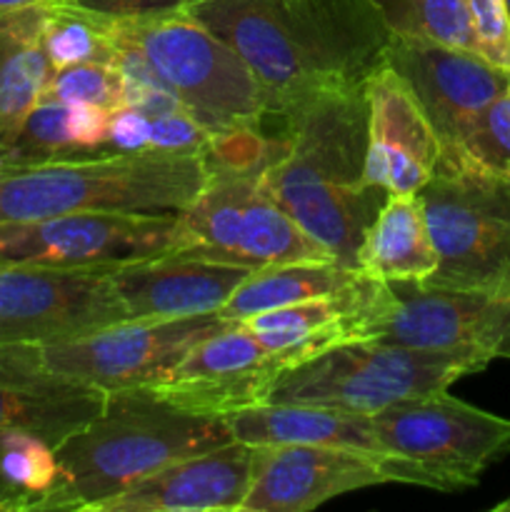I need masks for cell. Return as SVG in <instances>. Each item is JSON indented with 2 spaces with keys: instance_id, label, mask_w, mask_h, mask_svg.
<instances>
[{
  "instance_id": "obj_1",
  "label": "cell",
  "mask_w": 510,
  "mask_h": 512,
  "mask_svg": "<svg viewBox=\"0 0 510 512\" xmlns=\"http://www.w3.org/2000/svg\"><path fill=\"white\" fill-rule=\"evenodd\" d=\"M188 13L250 65L275 120L368 83L393 40L373 0H195Z\"/></svg>"
},
{
  "instance_id": "obj_2",
  "label": "cell",
  "mask_w": 510,
  "mask_h": 512,
  "mask_svg": "<svg viewBox=\"0 0 510 512\" xmlns=\"http://www.w3.org/2000/svg\"><path fill=\"white\" fill-rule=\"evenodd\" d=\"M283 125L288 145L260 173V185L335 263L355 270L365 230L388 198L365 178V85L320 95Z\"/></svg>"
},
{
  "instance_id": "obj_3",
  "label": "cell",
  "mask_w": 510,
  "mask_h": 512,
  "mask_svg": "<svg viewBox=\"0 0 510 512\" xmlns=\"http://www.w3.org/2000/svg\"><path fill=\"white\" fill-rule=\"evenodd\" d=\"M233 443L225 418L170 405L145 388L110 390L103 410L55 448L58 483L43 512H98L165 465Z\"/></svg>"
},
{
  "instance_id": "obj_4",
  "label": "cell",
  "mask_w": 510,
  "mask_h": 512,
  "mask_svg": "<svg viewBox=\"0 0 510 512\" xmlns=\"http://www.w3.org/2000/svg\"><path fill=\"white\" fill-rule=\"evenodd\" d=\"M203 155H90L53 163L0 160V223L63 213H180L203 190Z\"/></svg>"
},
{
  "instance_id": "obj_5",
  "label": "cell",
  "mask_w": 510,
  "mask_h": 512,
  "mask_svg": "<svg viewBox=\"0 0 510 512\" xmlns=\"http://www.w3.org/2000/svg\"><path fill=\"white\" fill-rule=\"evenodd\" d=\"M488 363L468 355L353 340L335 345L275 378L268 403H305L375 415L400 400L443 393Z\"/></svg>"
},
{
  "instance_id": "obj_6",
  "label": "cell",
  "mask_w": 510,
  "mask_h": 512,
  "mask_svg": "<svg viewBox=\"0 0 510 512\" xmlns=\"http://www.w3.org/2000/svg\"><path fill=\"white\" fill-rule=\"evenodd\" d=\"M115 25L213 135L258 128L268 120L263 88L250 65L188 10L115 20Z\"/></svg>"
},
{
  "instance_id": "obj_7",
  "label": "cell",
  "mask_w": 510,
  "mask_h": 512,
  "mask_svg": "<svg viewBox=\"0 0 510 512\" xmlns=\"http://www.w3.org/2000/svg\"><path fill=\"white\" fill-rule=\"evenodd\" d=\"M380 450L403 483L458 493L510 453V420L443 393L400 400L370 415Z\"/></svg>"
},
{
  "instance_id": "obj_8",
  "label": "cell",
  "mask_w": 510,
  "mask_h": 512,
  "mask_svg": "<svg viewBox=\"0 0 510 512\" xmlns=\"http://www.w3.org/2000/svg\"><path fill=\"white\" fill-rule=\"evenodd\" d=\"M438 265L425 285L510 293V178L438 163L418 190Z\"/></svg>"
},
{
  "instance_id": "obj_9",
  "label": "cell",
  "mask_w": 510,
  "mask_h": 512,
  "mask_svg": "<svg viewBox=\"0 0 510 512\" xmlns=\"http://www.w3.org/2000/svg\"><path fill=\"white\" fill-rule=\"evenodd\" d=\"M183 250L268 268L300 260H333L265 193L260 175L208 170L198 198L178 213Z\"/></svg>"
},
{
  "instance_id": "obj_10",
  "label": "cell",
  "mask_w": 510,
  "mask_h": 512,
  "mask_svg": "<svg viewBox=\"0 0 510 512\" xmlns=\"http://www.w3.org/2000/svg\"><path fill=\"white\" fill-rule=\"evenodd\" d=\"M183 250L178 213H63L0 223V265L115 270Z\"/></svg>"
},
{
  "instance_id": "obj_11",
  "label": "cell",
  "mask_w": 510,
  "mask_h": 512,
  "mask_svg": "<svg viewBox=\"0 0 510 512\" xmlns=\"http://www.w3.org/2000/svg\"><path fill=\"white\" fill-rule=\"evenodd\" d=\"M385 308L365 340L453 353L483 363L510 360V293L388 283Z\"/></svg>"
},
{
  "instance_id": "obj_12",
  "label": "cell",
  "mask_w": 510,
  "mask_h": 512,
  "mask_svg": "<svg viewBox=\"0 0 510 512\" xmlns=\"http://www.w3.org/2000/svg\"><path fill=\"white\" fill-rule=\"evenodd\" d=\"M223 315L195 318H130L83 338L40 345L43 360L58 373L105 390L148 388L203 338L228 328Z\"/></svg>"
},
{
  "instance_id": "obj_13",
  "label": "cell",
  "mask_w": 510,
  "mask_h": 512,
  "mask_svg": "<svg viewBox=\"0 0 510 512\" xmlns=\"http://www.w3.org/2000/svg\"><path fill=\"white\" fill-rule=\"evenodd\" d=\"M120 320L110 270L0 265V343H63Z\"/></svg>"
},
{
  "instance_id": "obj_14",
  "label": "cell",
  "mask_w": 510,
  "mask_h": 512,
  "mask_svg": "<svg viewBox=\"0 0 510 512\" xmlns=\"http://www.w3.org/2000/svg\"><path fill=\"white\" fill-rule=\"evenodd\" d=\"M385 65L403 75L428 115L438 135L440 160L458 155L480 113L510 85V73L480 53L405 35H393Z\"/></svg>"
},
{
  "instance_id": "obj_15",
  "label": "cell",
  "mask_w": 510,
  "mask_h": 512,
  "mask_svg": "<svg viewBox=\"0 0 510 512\" xmlns=\"http://www.w3.org/2000/svg\"><path fill=\"white\" fill-rule=\"evenodd\" d=\"M385 483H403V473L383 453L333 445H255L253 478L240 512H308Z\"/></svg>"
},
{
  "instance_id": "obj_16",
  "label": "cell",
  "mask_w": 510,
  "mask_h": 512,
  "mask_svg": "<svg viewBox=\"0 0 510 512\" xmlns=\"http://www.w3.org/2000/svg\"><path fill=\"white\" fill-rule=\"evenodd\" d=\"M278 360L240 323L200 340L148 393L198 415L230 418L240 410L268 403Z\"/></svg>"
},
{
  "instance_id": "obj_17",
  "label": "cell",
  "mask_w": 510,
  "mask_h": 512,
  "mask_svg": "<svg viewBox=\"0 0 510 512\" xmlns=\"http://www.w3.org/2000/svg\"><path fill=\"white\" fill-rule=\"evenodd\" d=\"M108 393L58 373L40 345L0 343V435L28 433L58 448L103 410Z\"/></svg>"
},
{
  "instance_id": "obj_18",
  "label": "cell",
  "mask_w": 510,
  "mask_h": 512,
  "mask_svg": "<svg viewBox=\"0 0 510 512\" xmlns=\"http://www.w3.org/2000/svg\"><path fill=\"white\" fill-rule=\"evenodd\" d=\"M368 148L365 178L388 195H413L433 178L440 143L428 115L390 65H380L365 83Z\"/></svg>"
},
{
  "instance_id": "obj_19",
  "label": "cell",
  "mask_w": 510,
  "mask_h": 512,
  "mask_svg": "<svg viewBox=\"0 0 510 512\" xmlns=\"http://www.w3.org/2000/svg\"><path fill=\"white\" fill-rule=\"evenodd\" d=\"M388 295V283L360 275L340 293L265 310L240 325L253 333L285 370L335 345L368 338L370 325L385 308Z\"/></svg>"
},
{
  "instance_id": "obj_20",
  "label": "cell",
  "mask_w": 510,
  "mask_h": 512,
  "mask_svg": "<svg viewBox=\"0 0 510 512\" xmlns=\"http://www.w3.org/2000/svg\"><path fill=\"white\" fill-rule=\"evenodd\" d=\"M253 268L173 250L110 270L130 318H195L218 315Z\"/></svg>"
},
{
  "instance_id": "obj_21",
  "label": "cell",
  "mask_w": 510,
  "mask_h": 512,
  "mask_svg": "<svg viewBox=\"0 0 510 512\" xmlns=\"http://www.w3.org/2000/svg\"><path fill=\"white\" fill-rule=\"evenodd\" d=\"M253 478V445L233 440L165 465L98 512H240Z\"/></svg>"
},
{
  "instance_id": "obj_22",
  "label": "cell",
  "mask_w": 510,
  "mask_h": 512,
  "mask_svg": "<svg viewBox=\"0 0 510 512\" xmlns=\"http://www.w3.org/2000/svg\"><path fill=\"white\" fill-rule=\"evenodd\" d=\"M233 440L245 445H333L383 453L370 415L305 403H263L225 418ZM385 455V453H383Z\"/></svg>"
},
{
  "instance_id": "obj_23",
  "label": "cell",
  "mask_w": 510,
  "mask_h": 512,
  "mask_svg": "<svg viewBox=\"0 0 510 512\" xmlns=\"http://www.w3.org/2000/svg\"><path fill=\"white\" fill-rule=\"evenodd\" d=\"M45 5L0 15V158L18 138L53 75L43 45Z\"/></svg>"
},
{
  "instance_id": "obj_24",
  "label": "cell",
  "mask_w": 510,
  "mask_h": 512,
  "mask_svg": "<svg viewBox=\"0 0 510 512\" xmlns=\"http://www.w3.org/2000/svg\"><path fill=\"white\" fill-rule=\"evenodd\" d=\"M438 255L418 193L388 195L355 253V270L380 283H423Z\"/></svg>"
},
{
  "instance_id": "obj_25",
  "label": "cell",
  "mask_w": 510,
  "mask_h": 512,
  "mask_svg": "<svg viewBox=\"0 0 510 512\" xmlns=\"http://www.w3.org/2000/svg\"><path fill=\"white\" fill-rule=\"evenodd\" d=\"M358 278L360 273L335 263V260L268 265V268L253 270L230 295L218 315L233 320V323H243L245 318H253L265 310H278L310 298L340 293Z\"/></svg>"
},
{
  "instance_id": "obj_26",
  "label": "cell",
  "mask_w": 510,
  "mask_h": 512,
  "mask_svg": "<svg viewBox=\"0 0 510 512\" xmlns=\"http://www.w3.org/2000/svg\"><path fill=\"white\" fill-rule=\"evenodd\" d=\"M43 45L53 70L75 63L113 65L118 50L115 20L68 0H50L45 5Z\"/></svg>"
},
{
  "instance_id": "obj_27",
  "label": "cell",
  "mask_w": 510,
  "mask_h": 512,
  "mask_svg": "<svg viewBox=\"0 0 510 512\" xmlns=\"http://www.w3.org/2000/svg\"><path fill=\"white\" fill-rule=\"evenodd\" d=\"M393 35L478 53L468 0H373Z\"/></svg>"
},
{
  "instance_id": "obj_28",
  "label": "cell",
  "mask_w": 510,
  "mask_h": 512,
  "mask_svg": "<svg viewBox=\"0 0 510 512\" xmlns=\"http://www.w3.org/2000/svg\"><path fill=\"white\" fill-rule=\"evenodd\" d=\"M58 483L55 448L28 433L0 435V485L23 503L25 512H43Z\"/></svg>"
},
{
  "instance_id": "obj_29",
  "label": "cell",
  "mask_w": 510,
  "mask_h": 512,
  "mask_svg": "<svg viewBox=\"0 0 510 512\" xmlns=\"http://www.w3.org/2000/svg\"><path fill=\"white\" fill-rule=\"evenodd\" d=\"M73 158H83V150L75 138L70 105L53 98H43L30 110L18 138L0 160L30 165Z\"/></svg>"
},
{
  "instance_id": "obj_30",
  "label": "cell",
  "mask_w": 510,
  "mask_h": 512,
  "mask_svg": "<svg viewBox=\"0 0 510 512\" xmlns=\"http://www.w3.org/2000/svg\"><path fill=\"white\" fill-rule=\"evenodd\" d=\"M438 163H465L510 178V85L480 113L458 155Z\"/></svg>"
},
{
  "instance_id": "obj_31",
  "label": "cell",
  "mask_w": 510,
  "mask_h": 512,
  "mask_svg": "<svg viewBox=\"0 0 510 512\" xmlns=\"http://www.w3.org/2000/svg\"><path fill=\"white\" fill-rule=\"evenodd\" d=\"M43 98L60 100L68 105H95L113 110L123 105V83L108 63H75L55 68Z\"/></svg>"
},
{
  "instance_id": "obj_32",
  "label": "cell",
  "mask_w": 510,
  "mask_h": 512,
  "mask_svg": "<svg viewBox=\"0 0 510 512\" xmlns=\"http://www.w3.org/2000/svg\"><path fill=\"white\" fill-rule=\"evenodd\" d=\"M478 53L510 73V15L505 0H468Z\"/></svg>"
},
{
  "instance_id": "obj_33",
  "label": "cell",
  "mask_w": 510,
  "mask_h": 512,
  "mask_svg": "<svg viewBox=\"0 0 510 512\" xmlns=\"http://www.w3.org/2000/svg\"><path fill=\"white\" fill-rule=\"evenodd\" d=\"M208 128L198 123L188 110L150 115V150L168 155H203L210 145Z\"/></svg>"
},
{
  "instance_id": "obj_34",
  "label": "cell",
  "mask_w": 510,
  "mask_h": 512,
  "mask_svg": "<svg viewBox=\"0 0 510 512\" xmlns=\"http://www.w3.org/2000/svg\"><path fill=\"white\" fill-rule=\"evenodd\" d=\"M150 150V115L133 105H118L110 110L108 133L98 155H140Z\"/></svg>"
},
{
  "instance_id": "obj_35",
  "label": "cell",
  "mask_w": 510,
  "mask_h": 512,
  "mask_svg": "<svg viewBox=\"0 0 510 512\" xmlns=\"http://www.w3.org/2000/svg\"><path fill=\"white\" fill-rule=\"evenodd\" d=\"M68 3L95 10L105 18L135 20L173 13V10H188V5H193L195 0H68Z\"/></svg>"
},
{
  "instance_id": "obj_36",
  "label": "cell",
  "mask_w": 510,
  "mask_h": 512,
  "mask_svg": "<svg viewBox=\"0 0 510 512\" xmlns=\"http://www.w3.org/2000/svg\"><path fill=\"white\" fill-rule=\"evenodd\" d=\"M43 3H50V0H0V15L10 13V10L30 8V5H43Z\"/></svg>"
},
{
  "instance_id": "obj_37",
  "label": "cell",
  "mask_w": 510,
  "mask_h": 512,
  "mask_svg": "<svg viewBox=\"0 0 510 512\" xmlns=\"http://www.w3.org/2000/svg\"><path fill=\"white\" fill-rule=\"evenodd\" d=\"M493 510H495V512H510V498H505L503 503H498V505H495Z\"/></svg>"
},
{
  "instance_id": "obj_38",
  "label": "cell",
  "mask_w": 510,
  "mask_h": 512,
  "mask_svg": "<svg viewBox=\"0 0 510 512\" xmlns=\"http://www.w3.org/2000/svg\"><path fill=\"white\" fill-rule=\"evenodd\" d=\"M505 5H508V15H510V0H505Z\"/></svg>"
}]
</instances>
